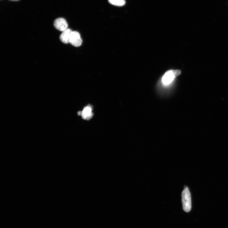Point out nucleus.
Returning a JSON list of instances; mask_svg holds the SVG:
<instances>
[{"instance_id": "f257e3e1", "label": "nucleus", "mask_w": 228, "mask_h": 228, "mask_svg": "<svg viewBox=\"0 0 228 228\" xmlns=\"http://www.w3.org/2000/svg\"><path fill=\"white\" fill-rule=\"evenodd\" d=\"M181 73L179 70L168 71L163 75L161 80L162 85L164 87L169 86L176 78Z\"/></svg>"}, {"instance_id": "f03ea898", "label": "nucleus", "mask_w": 228, "mask_h": 228, "mask_svg": "<svg viewBox=\"0 0 228 228\" xmlns=\"http://www.w3.org/2000/svg\"><path fill=\"white\" fill-rule=\"evenodd\" d=\"M183 208L184 211L189 212L191 208V196L188 187L184 188L182 194Z\"/></svg>"}, {"instance_id": "7ed1b4c3", "label": "nucleus", "mask_w": 228, "mask_h": 228, "mask_svg": "<svg viewBox=\"0 0 228 228\" xmlns=\"http://www.w3.org/2000/svg\"><path fill=\"white\" fill-rule=\"evenodd\" d=\"M82 41L80 33L76 31L72 32L69 40V43L75 47L80 46Z\"/></svg>"}, {"instance_id": "20e7f679", "label": "nucleus", "mask_w": 228, "mask_h": 228, "mask_svg": "<svg viewBox=\"0 0 228 228\" xmlns=\"http://www.w3.org/2000/svg\"><path fill=\"white\" fill-rule=\"evenodd\" d=\"M54 25L57 29L62 32L68 29V24L66 21L63 18L56 19L54 22Z\"/></svg>"}, {"instance_id": "39448f33", "label": "nucleus", "mask_w": 228, "mask_h": 228, "mask_svg": "<svg viewBox=\"0 0 228 228\" xmlns=\"http://www.w3.org/2000/svg\"><path fill=\"white\" fill-rule=\"evenodd\" d=\"M72 32L71 30L68 29L62 32L60 35V39L63 43L66 44L69 43L70 39Z\"/></svg>"}, {"instance_id": "423d86ee", "label": "nucleus", "mask_w": 228, "mask_h": 228, "mask_svg": "<svg viewBox=\"0 0 228 228\" xmlns=\"http://www.w3.org/2000/svg\"><path fill=\"white\" fill-rule=\"evenodd\" d=\"M92 112V109L91 106H88L84 108L81 115L82 118L84 119L89 120L92 118L93 115Z\"/></svg>"}, {"instance_id": "0eeeda50", "label": "nucleus", "mask_w": 228, "mask_h": 228, "mask_svg": "<svg viewBox=\"0 0 228 228\" xmlns=\"http://www.w3.org/2000/svg\"><path fill=\"white\" fill-rule=\"evenodd\" d=\"M111 4L118 7H122L124 5L125 2V0H109Z\"/></svg>"}, {"instance_id": "6e6552de", "label": "nucleus", "mask_w": 228, "mask_h": 228, "mask_svg": "<svg viewBox=\"0 0 228 228\" xmlns=\"http://www.w3.org/2000/svg\"><path fill=\"white\" fill-rule=\"evenodd\" d=\"M82 113V111H79V112H78V115L79 116H81Z\"/></svg>"}, {"instance_id": "1a4fd4ad", "label": "nucleus", "mask_w": 228, "mask_h": 228, "mask_svg": "<svg viewBox=\"0 0 228 228\" xmlns=\"http://www.w3.org/2000/svg\"><path fill=\"white\" fill-rule=\"evenodd\" d=\"M10 1H20V0H10Z\"/></svg>"}]
</instances>
